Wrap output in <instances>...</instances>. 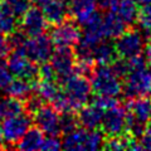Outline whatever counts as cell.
I'll list each match as a JSON object with an SVG mask.
<instances>
[{
  "instance_id": "cell-4",
  "label": "cell",
  "mask_w": 151,
  "mask_h": 151,
  "mask_svg": "<svg viewBox=\"0 0 151 151\" xmlns=\"http://www.w3.org/2000/svg\"><path fill=\"white\" fill-rule=\"evenodd\" d=\"M122 93L129 101L151 94V70L147 67L131 70L125 77Z\"/></svg>"
},
{
  "instance_id": "cell-11",
  "label": "cell",
  "mask_w": 151,
  "mask_h": 151,
  "mask_svg": "<svg viewBox=\"0 0 151 151\" xmlns=\"http://www.w3.org/2000/svg\"><path fill=\"white\" fill-rule=\"evenodd\" d=\"M33 121L35 122L37 127H39L47 135L58 136L60 134L59 112L53 106L42 105L33 113Z\"/></svg>"
},
{
  "instance_id": "cell-34",
  "label": "cell",
  "mask_w": 151,
  "mask_h": 151,
  "mask_svg": "<svg viewBox=\"0 0 151 151\" xmlns=\"http://www.w3.org/2000/svg\"><path fill=\"white\" fill-rule=\"evenodd\" d=\"M10 44H9V39L6 38V34L0 32V58L5 57L10 52Z\"/></svg>"
},
{
  "instance_id": "cell-30",
  "label": "cell",
  "mask_w": 151,
  "mask_h": 151,
  "mask_svg": "<svg viewBox=\"0 0 151 151\" xmlns=\"http://www.w3.org/2000/svg\"><path fill=\"white\" fill-rule=\"evenodd\" d=\"M13 81V73L5 59L0 58V88H4Z\"/></svg>"
},
{
  "instance_id": "cell-35",
  "label": "cell",
  "mask_w": 151,
  "mask_h": 151,
  "mask_svg": "<svg viewBox=\"0 0 151 151\" xmlns=\"http://www.w3.org/2000/svg\"><path fill=\"white\" fill-rule=\"evenodd\" d=\"M121 0H97V3L101 5V8L107 9V10H111L113 6H116Z\"/></svg>"
},
{
  "instance_id": "cell-9",
  "label": "cell",
  "mask_w": 151,
  "mask_h": 151,
  "mask_svg": "<svg viewBox=\"0 0 151 151\" xmlns=\"http://www.w3.org/2000/svg\"><path fill=\"white\" fill-rule=\"evenodd\" d=\"M127 124V110L121 105H115L103 112L101 129L107 137L124 135Z\"/></svg>"
},
{
  "instance_id": "cell-22",
  "label": "cell",
  "mask_w": 151,
  "mask_h": 151,
  "mask_svg": "<svg viewBox=\"0 0 151 151\" xmlns=\"http://www.w3.org/2000/svg\"><path fill=\"white\" fill-rule=\"evenodd\" d=\"M117 57L119 55H117V52L115 48V43H111V42L101 40L100 43L96 44L93 48L94 62L98 64L111 65Z\"/></svg>"
},
{
  "instance_id": "cell-25",
  "label": "cell",
  "mask_w": 151,
  "mask_h": 151,
  "mask_svg": "<svg viewBox=\"0 0 151 151\" xmlns=\"http://www.w3.org/2000/svg\"><path fill=\"white\" fill-rule=\"evenodd\" d=\"M18 27V18L14 15L5 1H0V32L10 34L17 30Z\"/></svg>"
},
{
  "instance_id": "cell-29",
  "label": "cell",
  "mask_w": 151,
  "mask_h": 151,
  "mask_svg": "<svg viewBox=\"0 0 151 151\" xmlns=\"http://www.w3.org/2000/svg\"><path fill=\"white\" fill-rule=\"evenodd\" d=\"M111 68L113 69V72L119 76L120 78H125L126 76L130 73V70H131L129 59L122 58V57H120V58H116L115 60H113V63L111 64Z\"/></svg>"
},
{
  "instance_id": "cell-8",
  "label": "cell",
  "mask_w": 151,
  "mask_h": 151,
  "mask_svg": "<svg viewBox=\"0 0 151 151\" xmlns=\"http://www.w3.org/2000/svg\"><path fill=\"white\" fill-rule=\"evenodd\" d=\"M53 40L50 35L42 33L27 39L24 44V53L30 60L35 63H45L48 62L53 53Z\"/></svg>"
},
{
  "instance_id": "cell-39",
  "label": "cell",
  "mask_w": 151,
  "mask_h": 151,
  "mask_svg": "<svg viewBox=\"0 0 151 151\" xmlns=\"http://www.w3.org/2000/svg\"><path fill=\"white\" fill-rule=\"evenodd\" d=\"M135 3L141 8L146 5H151V0H135Z\"/></svg>"
},
{
  "instance_id": "cell-14",
  "label": "cell",
  "mask_w": 151,
  "mask_h": 151,
  "mask_svg": "<svg viewBox=\"0 0 151 151\" xmlns=\"http://www.w3.org/2000/svg\"><path fill=\"white\" fill-rule=\"evenodd\" d=\"M68 8L77 24L83 27L97 14V0H70Z\"/></svg>"
},
{
  "instance_id": "cell-37",
  "label": "cell",
  "mask_w": 151,
  "mask_h": 151,
  "mask_svg": "<svg viewBox=\"0 0 151 151\" xmlns=\"http://www.w3.org/2000/svg\"><path fill=\"white\" fill-rule=\"evenodd\" d=\"M32 1V4L34 6H37V8H39V9H43L47 4H48L50 0H30Z\"/></svg>"
},
{
  "instance_id": "cell-26",
  "label": "cell",
  "mask_w": 151,
  "mask_h": 151,
  "mask_svg": "<svg viewBox=\"0 0 151 151\" xmlns=\"http://www.w3.org/2000/svg\"><path fill=\"white\" fill-rule=\"evenodd\" d=\"M78 117L74 113V111H65L60 112L59 115V127L62 134H69V132L74 131L78 127Z\"/></svg>"
},
{
  "instance_id": "cell-27",
  "label": "cell",
  "mask_w": 151,
  "mask_h": 151,
  "mask_svg": "<svg viewBox=\"0 0 151 151\" xmlns=\"http://www.w3.org/2000/svg\"><path fill=\"white\" fill-rule=\"evenodd\" d=\"M137 23L140 28L144 33L145 37H147L151 33V5L142 6L141 10H139V17H137Z\"/></svg>"
},
{
  "instance_id": "cell-7",
  "label": "cell",
  "mask_w": 151,
  "mask_h": 151,
  "mask_svg": "<svg viewBox=\"0 0 151 151\" xmlns=\"http://www.w3.org/2000/svg\"><path fill=\"white\" fill-rule=\"evenodd\" d=\"M6 63L13 76L24 78L28 81H37L39 78V67L35 62L30 60L24 53V49H13L8 54Z\"/></svg>"
},
{
  "instance_id": "cell-19",
  "label": "cell",
  "mask_w": 151,
  "mask_h": 151,
  "mask_svg": "<svg viewBox=\"0 0 151 151\" xmlns=\"http://www.w3.org/2000/svg\"><path fill=\"white\" fill-rule=\"evenodd\" d=\"M44 140V132L39 127H30L17 142L15 149L23 151H34L40 150Z\"/></svg>"
},
{
  "instance_id": "cell-12",
  "label": "cell",
  "mask_w": 151,
  "mask_h": 151,
  "mask_svg": "<svg viewBox=\"0 0 151 151\" xmlns=\"http://www.w3.org/2000/svg\"><path fill=\"white\" fill-rule=\"evenodd\" d=\"M50 64L60 81L74 72L76 55L70 47H57L50 57Z\"/></svg>"
},
{
  "instance_id": "cell-13",
  "label": "cell",
  "mask_w": 151,
  "mask_h": 151,
  "mask_svg": "<svg viewBox=\"0 0 151 151\" xmlns=\"http://www.w3.org/2000/svg\"><path fill=\"white\" fill-rule=\"evenodd\" d=\"M47 27H48V22H47L43 12L37 6L29 8L28 12L22 17L20 29L25 33L27 37L42 34L45 32Z\"/></svg>"
},
{
  "instance_id": "cell-32",
  "label": "cell",
  "mask_w": 151,
  "mask_h": 151,
  "mask_svg": "<svg viewBox=\"0 0 151 151\" xmlns=\"http://www.w3.org/2000/svg\"><path fill=\"white\" fill-rule=\"evenodd\" d=\"M141 150H151V121L145 127L144 134L137 140Z\"/></svg>"
},
{
  "instance_id": "cell-28",
  "label": "cell",
  "mask_w": 151,
  "mask_h": 151,
  "mask_svg": "<svg viewBox=\"0 0 151 151\" xmlns=\"http://www.w3.org/2000/svg\"><path fill=\"white\" fill-rule=\"evenodd\" d=\"M5 3L17 18H22L24 15L32 4L30 0H5Z\"/></svg>"
},
{
  "instance_id": "cell-18",
  "label": "cell",
  "mask_w": 151,
  "mask_h": 151,
  "mask_svg": "<svg viewBox=\"0 0 151 151\" xmlns=\"http://www.w3.org/2000/svg\"><path fill=\"white\" fill-rule=\"evenodd\" d=\"M129 112L136 120L149 124L151 121V97L142 96L130 100Z\"/></svg>"
},
{
  "instance_id": "cell-21",
  "label": "cell",
  "mask_w": 151,
  "mask_h": 151,
  "mask_svg": "<svg viewBox=\"0 0 151 151\" xmlns=\"http://www.w3.org/2000/svg\"><path fill=\"white\" fill-rule=\"evenodd\" d=\"M111 10L116 12L117 15L127 24V27L135 25L136 23H137L139 5L135 3V0H121Z\"/></svg>"
},
{
  "instance_id": "cell-38",
  "label": "cell",
  "mask_w": 151,
  "mask_h": 151,
  "mask_svg": "<svg viewBox=\"0 0 151 151\" xmlns=\"http://www.w3.org/2000/svg\"><path fill=\"white\" fill-rule=\"evenodd\" d=\"M0 149H5V141H4L3 126H1V124H0Z\"/></svg>"
},
{
  "instance_id": "cell-3",
  "label": "cell",
  "mask_w": 151,
  "mask_h": 151,
  "mask_svg": "<svg viewBox=\"0 0 151 151\" xmlns=\"http://www.w3.org/2000/svg\"><path fill=\"white\" fill-rule=\"evenodd\" d=\"M105 142L103 132L97 129H76L74 131L65 134L62 140V149L79 151V150H98L102 149Z\"/></svg>"
},
{
  "instance_id": "cell-15",
  "label": "cell",
  "mask_w": 151,
  "mask_h": 151,
  "mask_svg": "<svg viewBox=\"0 0 151 151\" xmlns=\"http://www.w3.org/2000/svg\"><path fill=\"white\" fill-rule=\"evenodd\" d=\"M103 112L105 110L101 108L96 103L92 105H84L78 110L77 117H78V122L79 125L84 129H97L101 126L102 122V117H103Z\"/></svg>"
},
{
  "instance_id": "cell-10",
  "label": "cell",
  "mask_w": 151,
  "mask_h": 151,
  "mask_svg": "<svg viewBox=\"0 0 151 151\" xmlns=\"http://www.w3.org/2000/svg\"><path fill=\"white\" fill-rule=\"evenodd\" d=\"M81 29L77 24V22L65 19L60 24L54 25V29L52 30L50 38L57 47H74L81 39Z\"/></svg>"
},
{
  "instance_id": "cell-20",
  "label": "cell",
  "mask_w": 151,
  "mask_h": 151,
  "mask_svg": "<svg viewBox=\"0 0 151 151\" xmlns=\"http://www.w3.org/2000/svg\"><path fill=\"white\" fill-rule=\"evenodd\" d=\"M59 92L60 89L55 79L38 78L33 86V93H35L44 102H52Z\"/></svg>"
},
{
  "instance_id": "cell-23",
  "label": "cell",
  "mask_w": 151,
  "mask_h": 151,
  "mask_svg": "<svg viewBox=\"0 0 151 151\" xmlns=\"http://www.w3.org/2000/svg\"><path fill=\"white\" fill-rule=\"evenodd\" d=\"M24 111V101L20 100V98L13 96L0 98V120H5L9 117L17 116Z\"/></svg>"
},
{
  "instance_id": "cell-5",
  "label": "cell",
  "mask_w": 151,
  "mask_h": 151,
  "mask_svg": "<svg viewBox=\"0 0 151 151\" xmlns=\"http://www.w3.org/2000/svg\"><path fill=\"white\" fill-rule=\"evenodd\" d=\"M33 119L29 113L22 112L17 116L5 119L3 122V135L5 141V149L15 147L19 140L23 137V135L30 129Z\"/></svg>"
},
{
  "instance_id": "cell-24",
  "label": "cell",
  "mask_w": 151,
  "mask_h": 151,
  "mask_svg": "<svg viewBox=\"0 0 151 151\" xmlns=\"http://www.w3.org/2000/svg\"><path fill=\"white\" fill-rule=\"evenodd\" d=\"M5 92L8 96H13L20 100H25L33 93V86L30 84V81L24 78H17L5 87Z\"/></svg>"
},
{
  "instance_id": "cell-17",
  "label": "cell",
  "mask_w": 151,
  "mask_h": 151,
  "mask_svg": "<svg viewBox=\"0 0 151 151\" xmlns=\"http://www.w3.org/2000/svg\"><path fill=\"white\" fill-rule=\"evenodd\" d=\"M127 24L117 15L116 12L110 10L102 17V29L105 38L116 39L126 30Z\"/></svg>"
},
{
  "instance_id": "cell-36",
  "label": "cell",
  "mask_w": 151,
  "mask_h": 151,
  "mask_svg": "<svg viewBox=\"0 0 151 151\" xmlns=\"http://www.w3.org/2000/svg\"><path fill=\"white\" fill-rule=\"evenodd\" d=\"M145 59H146V63H147V68L151 70V39L147 40V43L145 44Z\"/></svg>"
},
{
  "instance_id": "cell-2",
  "label": "cell",
  "mask_w": 151,
  "mask_h": 151,
  "mask_svg": "<svg viewBox=\"0 0 151 151\" xmlns=\"http://www.w3.org/2000/svg\"><path fill=\"white\" fill-rule=\"evenodd\" d=\"M91 86L96 96L117 97L122 92L121 78L117 76L111 65L98 64L91 73Z\"/></svg>"
},
{
  "instance_id": "cell-31",
  "label": "cell",
  "mask_w": 151,
  "mask_h": 151,
  "mask_svg": "<svg viewBox=\"0 0 151 151\" xmlns=\"http://www.w3.org/2000/svg\"><path fill=\"white\" fill-rule=\"evenodd\" d=\"M59 149H62V142L58 139V136L54 135H48L47 137H44L40 147V150H45V151H57Z\"/></svg>"
},
{
  "instance_id": "cell-6",
  "label": "cell",
  "mask_w": 151,
  "mask_h": 151,
  "mask_svg": "<svg viewBox=\"0 0 151 151\" xmlns=\"http://www.w3.org/2000/svg\"><path fill=\"white\" fill-rule=\"evenodd\" d=\"M115 48L117 52V55L126 59L140 55L145 48L144 33L136 29L125 30L120 37L116 38Z\"/></svg>"
},
{
  "instance_id": "cell-16",
  "label": "cell",
  "mask_w": 151,
  "mask_h": 151,
  "mask_svg": "<svg viewBox=\"0 0 151 151\" xmlns=\"http://www.w3.org/2000/svg\"><path fill=\"white\" fill-rule=\"evenodd\" d=\"M40 10L43 12L48 24H52V25L60 24L69 15V8L62 0H50Z\"/></svg>"
},
{
  "instance_id": "cell-33",
  "label": "cell",
  "mask_w": 151,
  "mask_h": 151,
  "mask_svg": "<svg viewBox=\"0 0 151 151\" xmlns=\"http://www.w3.org/2000/svg\"><path fill=\"white\" fill-rule=\"evenodd\" d=\"M39 78H44V79H55L57 74L54 68L52 67L50 63H42V67L39 68Z\"/></svg>"
},
{
  "instance_id": "cell-1",
  "label": "cell",
  "mask_w": 151,
  "mask_h": 151,
  "mask_svg": "<svg viewBox=\"0 0 151 151\" xmlns=\"http://www.w3.org/2000/svg\"><path fill=\"white\" fill-rule=\"evenodd\" d=\"M62 83L63 92L67 96L70 108L73 111L79 110L84 105H87L92 92L91 81H88L87 76L77 73L74 70L73 73L62 79Z\"/></svg>"
}]
</instances>
